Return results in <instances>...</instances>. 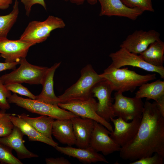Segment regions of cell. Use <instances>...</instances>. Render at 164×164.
<instances>
[{
	"label": "cell",
	"instance_id": "obj_31",
	"mask_svg": "<svg viewBox=\"0 0 164 164\" xmlns=\"http://www.w3.org/2000/svg\"><path fill=\"white\" fill-rule=\"evenodd\" d=\"M164 157L160 155L155 153L152 156L142 158L133 161L130 164H163Z\"/></svg>",
	"mask_w": 164,
	"mask_h": 164
},
{
	"label": "cell",
	"instance_id": "obj_27",
	"mask_svg": "<svg viewBox=\"0 0 164 164\" xmlns=\"http://www.w3.org/2000/svg\"><path fill=\"white\" fill-rule=\"evenodd\" d=\"M5 111L2 110L0 111V137L9 135L14 127L10 119V114L5 113Z\"/></svg>",
	"mask_w": 164,
	"mask_h": 164
},
{
	"label": "cell",
	"instance_id": "obj_23",
	"mask_svg": "<svg viewBox=\"0 0 164 164\" xmlns=\"http://www.w3.org/2000/svg\"><path fill=\"white\" fill-rule=\"evenodd\" d=\"M17 116L29 123L39 133L53 140L52 131L54 121V118L46 115L32 118L24 113Z\"/></svg>",
	"mask_w": 164,
	"mask_h": 164
},
{
	"label": "cell",
	"instance_id": "obj_32",
	"mask_svg": "<svg viewBox=\"0 0 164 164\" xmlns=\"http://www.w3.org/2000/svg\"><path fill=\"white\" fill-rule=\"evenodd\" d=\"M23 5L26 15L29 16L30 14L32 7L34 5L39 4L46 9V5L45 0H20Z\"/></svg>",
	"mask_w": 164,
	"mask_h": 164
},
{
	"label": "cell",
	"instance_id": "obj_13",
	"mask_svg": "<svg viewBox=\"0 0 164 164\" xmlns=\"http://www.w3.org/2000/svg\"><path fill=\"white\" fill-rule=\"evenodd\" d=\"M141 118H134L128 122L120 118H110L114 128L111 132L110 137L122 147L131 140L136 134L141 121Z\"/></svg>",
	"mask_w": 164,
	"mask_h": 164
},
{
	"label": "cell",
	"instance_id": "obj_26",
	"mask_svg": "<svg viewBox=\"0 0 164 164\" xmlns=\"http://www.w3.org/2000/svg\"><path fill=\"white\" fill-rule=\"evenodd\" d=\"M12 149L0 143V162L5 164H22L12 154Z\"/></svg>",
	"mask_w": 164,
	"mask_h": 164
},
{
	"label": "cell",
	"instance_id": "obj_1",
	"mask_svg": "<svg viewBox=\"0 0 164 164\" xmlns=\"http://www.w3.org/2000/svg\"><path fill=\"white\" fill-rule=\"evenodd\" d=\"M119 152L122 159L132 162L155 153L164 157V117L155 101H145L136 134Z\"/></svg>",
	"mask_w": 164,
	"mask_h": 164
},
{
	"label": "cell",
	"instance_id": "obj_15",
	"mask_svg": "<svg viewBox=\"0 0 164 164\" xmlns=\"http://www.w3.org/2000/svg\"><path fill=\"white\" fill-rule=\"evenodd\" d=\"M101 5L99 15L117 16L135 20L143 12L137 8H130L125 5L121 0H97Z\"/></svg>",
	"mask_w": 164,
	"mask_h": 164
},
{
	"label": "cell",
	"instance_id": "obj_33",
	"mask_svg": "<svg viewBox=\"0 0 164 164\" xmlns=\"http://www.w3.org/2000/svg\"><path fill=\"white\" fill-rule=\"evenodd\" d=\"M47 164H70V162L63 157L56 158H49L45 159Z\"/></svg>",
	"mask_w": 164,
	"mask_h": 164
},
{
	"label": "cell",
	"instance_id": "obj_10",
	"mask_svg": "<svg viewBox=\"0 0 164 164\" xmlns=\"http://www.w3.org/2000/svg\"><path fill=\"white\" fill-rule=\"evenodd\" d=\"M113 91L111 85L105 80L97 84L92 91L93 96L98 100L97 114L108 122L111 118H114L112 109L113 99L111 97Z\"/></svg>",
	"mask_w": 164,
	"mask_h": 164
},
{
	"label": "cell",
	"instance_id": "obj_8",
	"mask_svg": "<svg viewBox=\"0 0 164 164\" xmlns=\"http://www.w3.org/2000/svg\"><path fill=\"white\" fill-rule=\"evenodd\" d=\"M114 96L115 101L112 109L114 117L120 118L126 121L142 118L144 106L142 98L127 97L117 92Z\"/></svg>",
	"mask_w": 164,
	"mask_h": 164
},
{
	"label": "cell",
	"instance_id": "obj_7",
	"mask_svg": "<svg viewBox=\"0 0 164 164\" xmlns=\"http://www.w3.org/2000/svg\"><path fill=\"white\" fill-rule=\"evenodd\" d=\"M59 107L69 111L78 116L93 120L104 126L110 132L113 129L109 122L100 117L97 114V102L93 97L84 100H74L59 103Z\"/></svg>",
	"mask_w": 164,
	"mask_h": 164
},
{
	"label": "cell",
	"instance_id": "obj_21",
	"mask_svg": "<svg viewBox=\"0 0 164 164\" xmlns=\"http://www.w3.org/2000/svg\"><path fill=\"white\" fill-rule=\"evenodd\" d=\"M10 119L14 126L19 128L28 137L29 141H39L44 143L54 148L58 144L38 132L34 127L22 118L17 116L11 114Z\"/></svg>",
	"mask_w": 164,
	"mask_h": 164
},
{
	"label": "cell",
	"instance_id": "obj_20",
	"mask_svg": "<svg viewBox=\"0 0 164 164\" xmlns=\"http://www.w3.org/2000/svg\"><path fill=\"white\" fill-rule=\"evenodd\" d=\"M52 133L62 144L71 146L76 144V140L71 119H56L54 121Z\"/></svg>",
	"mask_w": 164,
	"mask_h": 164
},
{
	"label": "cell",
	"instance_id": "obj_16",
	"mask_svg": "<svg viewBox=\"0 0 164 164\" xmlns=\"http://www.w3.org/2000/svg\"><path fill=\"white\" fill-rule=\"evenodd\" d=\"M71 119L76 140L75 145L80 148L88 147L89 146L94 121L90 118L78 116Z\"/></svg>",
	"mask_w": 164,
	"mask_h": 164
},
{
	"label": "cell",
	"instance_id": "obj_2",
	"mask_svg": "<svg viewBox=\"0 0 164 164\" xmlns=\"http://www.w3.org/2000/svg\"><path fill=\"white\" fill-rule=\"evenodd\" d=\"M100 75L108 82L113 91L122 93L132 92L137 87L156 79L155 73L141 75L127 68H115L108 67Z\"/></svg>",
	"mask_w": 164,
	"mask_h": 164
},
{
	"label": "cell",
	"instance_id": "obj_4",
	"mask_svg": "<svg viewBox=\"0 0 164 164\" xmlns=\"http://www.w3.org/2000/svg\"><path fill=\"white\" fill-rule=\"evenodd\" d=\"M9 103H14L30 112L52 117L56 120L71 119L77 116L71 112L62 109L58 105L52 104L30 98H25L14 93L8 99Z\"/></svg>",
	"mask_w": 164,
	"mask_h": 164
},
{
	"label": "cell",
	"instance_id": "obj_37",
	"mask_svg": "<svg viewBox=\"0 0 164 164\" xmlns=\"http://www.w3.org/2000/svg\"><path fill=\"white\" fill-rule=\"evenodd\" d=\"M12 2L13 0H0V9L5 10L8 9Z\"/></svg>",
	"mask_w": 164,
	"mask_h": 164
},
{
	"label": "cell",
	"instance_id": "obj_35",
	"mask_svg": "<svg viewBox=\"0 0 164 164\" xmlns=\"http://www.w3.org/2000/svg\"><path fill=\"white\" fill-rule=\"evenodd\" d=\"M155 102L162 115L164 117V95L159 98Z\"/></svg>",
	"mask_w": 164,
	"mask_h": 164
},
{
	"label": "cell",
	"instance_id": "obj_18",
	"mask_svg": "<svg viewBox=\"0 0 164 164\" xmlns=\"http://www.w3.org/2000/svg\"><path fill=\"white\" fill-rule=\"evenodd\" d=\"M55 148L61 153L76 158L83 163L89 164L100 162L108 163L102 155L89 146L85 148H77L70 146L63 147L57 145Z\"/></svg>",
	"mask_w": 164,
	"mask_h": 164
},
{
	"label": "cell",
	"instance_id": "obj_19",
	"mask_svg": "<svg viewBox=\"0 0 164 164\" xmlns=\"http://www.w3.org/2000/svg\"><path fill=\"white\" fill-rule=\"evenodd\" d=\"M60 64V62L56 63L48 68L41 84L42 86V91L39 95L36 96L35 100L49 104L58 105L59 100L54 91L53 77L56 70Z\"/></svg>",
	"mask_w": 164,
	"mask_h": 164
},
{
	"label": "cell",
	"instance_id": "obj_25",
	"mask_svg": "<svg viewBox=\"0 0 164 164\" xmlns=\"http://www.w3.org/2000/svg\"><path fill=\"white\" fill-rule=\"evenodd\" d=\"M19 5L18 1L15 0L12 11L7 15H0V38H7L16 22L19 13Z\"/></svg>",
	"mask_w": 164,
	"mask_h": 164
},
{
	"label": "cell",
	"instance_id": "obj_3",
	"mask_svg": "<svg viewBox=\"0 0 164 164\" xmlns=\"http://www.w3.org/2000/svg\"><path fill=\"white\" fill-rule=\"evenodd\" d=\"M81 76L77 81L58 96L59 103L74 100H84L93 97L92 90L98 83L105 79L87 64L80 71Z\"/></svg>",
	"mask_w": 164,
	"mask_h": 164
},
{
	"label": "cell",
	"instance_id": "obj_34",
	"mask_svg": "<svg viewBox=\"0 0 164 164\" xmlns=\"http://www.w3.org/2000/svg\"><path fill=\"white\" fill-rule=\"evenodd\" d=\"M20 62H0V72L3 71L16 69V66L19 64Z\"/></svg>",
	"mask_w": 164,
	"mask_h": 164
},
{
	"label": "cell",
	"instance_id": "obj_22",
	"mask_svg": "<svg viewBox=\"0 0 164 164\" xmlns=\"http://www.w3.org/2000/svg\"><path fill=\"white\" fill-rule=\"evenodd\" d=\"M139 55L142 59L150 64L157 67H164V42L160 39L155 41Z\"/></svg>",
	"mask_w": 164,
	"mask_h": 164
},
{
	"label": "cell",
	"instance_id": "obj_12",
	"mask_svg": "<svg viewBox=\"0 0 164 164\" xmlns=\"http://www.w3.org/2000/svg\"><path fill=\"white\" fill-rule=\"evenodd\" d=\"M160 33L154 30H136L128 35L120 44V48L135 54H139L149 46L160 39Z\"/></svg>",
	"mask_w": 164,
	"mask_h": 164
},
{
	"label": "cell",
	"instance_id": "obj_30",
	"mask_svg": "<svg viewBox=\"0 0 164 164\" xmlns=\"http://www.w3.org/2000/svg\"><path fill=\"white\" fill-rule=\"evenodd\" d=\"M11 95L10 91L6 87L3 83L0 76V108L6 111L10 108L7 99Z\"/></svg>",
	"mask_w": 164,
	"mask_h": 164
},
{
	"label": "cell",
	"instance_id": "obj_36",
	"mask_svg": "<svg viewBox=\"0 0 164 164\" xmlns=\"http://www.w3.org/2000/svg\"><path fill=\"white\" fill-rule=\"evenodd\" d=\"M65 1H69L73 3L79 5L83 4L84 2L86 1L89 3L91 5H94L97 3V0H63Z\"/></svg>",
	"mask_w": 164,
	"mask_h": 164
},
{
	"label": "cell",
	"instance_id": "obj_6",
	"mask_svg": "<svg viewBox=\"0 0 164 164\" xmlns=\"http://www.w3.org/2000/svg\"><path fill=\"white\" fill-rule=\"evenodd\" d=\"M19 62L20 65L18 68L1 76L4 84L15 83L41 84L49 67L32 65L27 61L26 58H21Z\"/></svg>",
	"mask_w": 164,
	"mask_h": 164
},
{
	"label": "cell",
	"instance_id": "obj_5",
	"mask_svg": "<svg viewBox=\"0 0 164 164\" xmlns=\"http://www.w3.org/2000/svg\"><path fill=\"white\" fill-rule=\"evenodd\" d=\"M65 26V23L61 19L50 15L43 21L30 22L19 39L35 45L46 41L53 30L63 28Z\"/></svg>",
	"mask_w": 164,
	"mask_h": 164
},
{
	"label": "cell",
	"instance_id": "obj_28",
	"mask_svg": "<svg viewBox=\"0 0 164 164\" xmlns=\"http://www.w3.org/2000/svg\"><path fill=\"white\" fill-rule=\"evenodd\" d=\"M123 3L130 8H137L143 12L147 11L153 12L152 0H121Z\"/></svg>",
	"mask_w": 164,
	"mask_h": 164
},
{
	"label": "cell",
	"instance_id": "obj_11",
	"mask_svg": "<svg viewBox=\"0 0 164 164\" xmlns=\"http://www.w3.org/2000/svg\"><path fill=\"white\" fill-rule=\"evenodd\" d=\"M111 133L103 125L94 121L89 146L105 155L119 151L121 147L110 137Z\"/></svg>",
	"mask_w": 164,
	"mask_h": 164
},
{
	"label": "cell",
	"instance_id": "obj_24",
	"mask_svg": "<svg viewBox=\"0 0 164 164\" xmlns=\"http://www.w3.org/2000/svg\"><path fill=\"white\" fill-rule=\"evenodd\" d=\"M135 97L140 98H146L156 101L164 95V81L158 79L151 83H145L139 87Z\"/></svg>",
	"mask_w": 164,
	"mask_h": 164
},
{
	"label": "cell",
	"instance_id": "obj_14",
	"mask_svg": "<svg viewBox=\"0 0 164 164\" xmlns=\"http://www.w3.org/2000/svg\"><path fill=\"white\" fill-rule=\"evenodd\" d=\"M33 45L19 39L0 38V56L5 59V62H19L21 58L26 57L29 48Z\"/></svg>",
	"mask_w": 164,
	"mask_h": 164
},
{
	"label": "cell",
	"instance_id": "obj_29",
	"mask_svg": "<svg viewBox=\"0 0 164 164\" xmlns=\"http://www.w3.org/2000/svg\"><path fill=\"white\" fill-rule=\"evenodd\" d=\"M6 88L10 91L29 97V98L35 100L36 96L33 94L27 88L22 85L21 83H15L5 85Z\"/></svg>",
	"mask_w": 164,
	"mask_h": 164
},
{
	"label": "cell",
	"instance_id": "obj_17",
	"mask_svg": "<svg viewBox=\"0 0 164 164\" xmlns=\"http://www.w3.org/2000/svg\"><path fill=\"white\" fill-rule=\"evenodd\" d=\"M24 135L19 128L14 126L12 132L9 135L0 137V143L14 149L19 159L38 157V155L30 151L25 146L23 140Z\"/></svg>",
	"mask_w": 164,
	"mask_h": 164
},
{
	"label": "cell",
	"instance_id": "obj_9",
	"mask_svg": "<svg viewBox=\"0 0 164 164\" xmlns=\"http://www.w3.org/2000/svg\"><path fill=\"white\" fill-rule=\"evenodd\" d=\"M109 56L112 61L108 66L110 67L119 68L126 66H132L147 71L157 73L161 78H164V67H157L150 64L138 54L131 53L124 48H120L115 52L111 53Z\"/></svg>",
	"mask_w": 164,
	"mask_h": 164
}]
</instances>
